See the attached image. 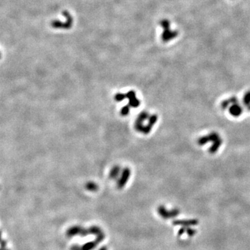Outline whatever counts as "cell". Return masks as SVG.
<instances>
[{"instance_id": "1", "label": "cell", "mask_w": 250, "mask_h": 250, "mask_svg": "<svg viewBox=\"0 0 250 250\" xmlns=\"http://www.w3.org/2000/svg\"><path fill=\"white\" fill-rule=\"evenodd\" d=\"M162 26H163L164 31H163V34L162 36V39L164 42H168L170 40H173L175 37L177 36L178 33L177 31H173L170 29V22L168 20H163L162 21Z\"/></svg>"}, {"instance_id": "2", "label": "cell", "mask_w": 250, "mask_h": 250, "mask_svg": "<svg viewBox=\"0 0 250 250\" xmlns=\"http://www.w3.org/2000/svg\"><path fill=\"white\" fill-rule=\"evenodd\" d=\"M231 106L229 108V112L232 115L238 116L240 115L242 113V108L238 104L235 103V101H231Z\"/></svg>"}, {"instance_id": "3", "label": "cell", "mask_w": 250, "mask_h": 250, "mask_svg": "<svg viewBox=\"0 0 250 250\" xmlns=\"http://www.w3.org/2000/svg\"><path fill=\"white\" fill-rule=\"evenodd\" d=\"M126 97L129 99V103L128 105L131 106L132 107H138L140 105V101L136 99L135 97V94L133 91H130L126 94Z\"/></svg>"}, {"instance_id": "4", "label": "cell", "mask_w": 250, "mask_h": 250, "mask_svg": "<svg viewBox=\"0 0 250 250\" xmlns=\"http://www.w3.org/2000/svg\"><path fill=\"white\" fill-rule=\"evenodd\" d=\"M130 174H131V172H130L129 169H125L124 170L122 178H121L120 181H119V184H118V187L119 188L124 187L125 186L126 183L127 182V181L128 180V178L130 177Z\"/></svg>"}, {"instance_id": "5", "label": "cell", "mask_w": 250, "mask_h": 250, "mask_svg": "<svg viewBox=\"0 0 250 250\" xmlns=\"http://www.w3.org/2000/svg\"><path fill=\"white\" fill-rule=\"evenodd\" d=\"M81 229H82L79 227H72L68 231V235L69 236H73V235H77V234H80Z\"/></svg>"}, {"instance_id": "6", "label": "cell", "mask_w": 250, "mask_h": 250, "mask_svg": "<svg viewBox=\"0 0 250 250\" xmlns=\"http://www.w3.org/2000/svg\"><path fill=\"white\" fill-rule=\"evenodd\" d=\"M97 242H90L88 243L85 244V245H84L81 248L82 250H91L93 249L94 247H96V244Z\"/></svg>"}, {"instance_id": "7", "label": "cell", "mask_w": 250, "mask_h": 250, "mask_svg": "<svg viewBox=\"0 0 250 250\" xmlns=\"http://www.w3.org/2000/svg\"><path fill=\"white\" fill-rule=\"evenodd\" d=\"M88 233L92 234H97V235L102 233H101V229H99L97 227H92L91 228H90V229H88Z\"/></svg>"}, {"instance_id": "8", "label": "cell", "mask_w": 250, "mask_h": 250, "mask_svg": "<svg viewBox=\"0 0 250 250\" xmlns=\"http://www.w3.org/2000/svg\"><path fill=\"white\" fill-rule=\"evenodd\" d=\"M129 113V107L128 106V105L126 106L123 107L121 110V114L123 115H126Z\"/></svg>"}, {"instance_id": "9", "label": "cell", "mask_w": 250, "mask_h": 250, "mask_svg": "<svg viewBox=\"0 0 250 250\" xmlns=\"http://www.w3.org/2000/svg\"><path fill=\"white\" fill-rule=\"evenodd\" d=\"M125 97H125L123 94H120V93H118V94H117L115 95V99L116 101L120 102V101H122V100L124 99Z\"/></svg>"}, {"instance_id": "10", "label": "cell", "mask_w": 250, "mask_h": 250, "mask_svg": "<svg viewBox=\"0 0 250 250\" xmlns=\"http://www.w3.org/2000/svg\"><path fill=\"white\" fill-rule=\"evenodd\" d=\"M87 188L90 191H95L97 189V186L93 183H90L87 185Z\"/></svg>"}, {"instance_id": "11", "label": "cell", "mask_w": 250, "mask_h": 250, "mask_svg": "<svg viewBox=\"0 0 250 250\" xmlns=\"http://www.w3.org/2000/svg\"><path fill=\"white\" fill-rule=\"evenodd\" d=\"M118 170H119L118 168H114L112 172H111V175H112V177H115V176L117 175V172H118Z\"/></svg>"}, {"instance_id": "12", "label": "cell", "mask_w": 250, "mask_h": 250, "mask_svg": "<svg viewBox=\"0 0 250 250\" xmlns=\"http://www.w3.org/2000/svg\"><path fill=\"white\" fill-rule=\"evenodd\" d=\"M81 247H79V246H77V245L73 246V248H72V250H81Z\"/></svg>"}, {"instance_id": "13", "label": "cell", "mask_w": 250, "mask_h": 250, "mask_svg": "<svg viewBox=\"0 0 250 250\" xmlns=\"http://www.w3.org/2000/svg\"><path fill=\"white\" fill-rule=\"evenodd\" d=\"M99 250H106V248L105 247H102Z\"/></svg>"}]
</instances>
